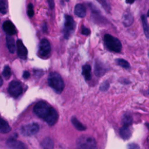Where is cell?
Here are the masks:
<instances>
[{"mask_svg": "<svg viewBox=\"0 0 149 149\" xmlns=\"http://www.w3.org/2000/svg\"><path fill=\"white\" fill-rule=\"evenodd\" d=\"M34 112L38 117L51 126L54 125L58 119L56 111L45 101H41L37 102L34 107Z\"/></svg>", "mask_w": 149, "mask_h": 149, "instance_id": "cell-1", "label": "cell"}, {"mask_svg": "<svg viewBox=\"0 0 149 149\" xmlns=\"http://www.w3.org/2000/svg\"><path fill=\"white\" fill-rule=\"evenodd\" d=\"M77 149H97L95 139L88 135H82L76 141Z\"/></svg>", "mask_w": 149, "mask_h": 149, "instance_id": "cell-2", "label": "cell"}, {"mask_svg": "<svg viewBox=\"0 0 149 149\" xmlns=\"http://www.w3.org/2000/svg\"><path fill=\"white\" fill-rule=\"evenodd\" d=\"M48 82L49 86L57 93H61L64 88L65 84L60 74L56 72L50 73L48 76Z\"/></svg>", "mask_w": 149, "mask_h": 149, "instance_id": "cell-3", "label": "cell"}, {"mask_svg": "<svg viewBox=\"0 0 149 149\" xmlns=\"http://www.w3.org/2000/svg\"><path fill=\"white\" fill-rule=\"evenodd\" d=\"M104 43L107 48L111 51L119 52L122 49V44L120 41L116 37L106 34L104 37Z\"/></svg>", "mask_w": 149, "mask_h": 149, "instance_id": "cell-4", "label": "cell"}, {"mask_svg": "<svg viewBox=\"0 0 149 149\" xmlns=\"http://www.w3.org/2000/svg\"><path fill=\"white\" fill-rule=\"evenodd\" d=\"M75 27V23L73 17L70 15H65V22L64 24V37L68 38L73 33Z\"/></svg>", "mask_w": 149, "mask_h": 149, "instance_id": "cell-5", "label": "cell"}, {"mask_svg": "<svg viewBox=\"0 0 149 149\" xmlns=\"http://www.w3.org/2000/svg\"><path fill=\"white\" fill-rule=\"evenodd\" d=\"M39 130V126L35 123L23 126L20 129L21 134L24 136H31L36 134Z\"/></svg>", "mask_w": 149, "mask_h": 149, "instance_id": "cell-6", "label": "cell"}, {"mask_svg": "<svg viewBox=\"0 0 149 149\" xmlns=\"http://www.w3.org/2000/svg\"><path fill=\"white\" fill-rule=\"evenodd\" d=\"M8 90L9 94L15 98L19 97L22 93V87L21 84L19 81L15 80H13L9 83Z\"/></svg>", "mask_w": 149, "mask_h": 149, "instance_id": "cell-7", "label": "cell"}, {"mask_svg": "<svg viewBox=\"0 0 149 149\" xmlns=\"http://www.w3.org/2000/svg\"><path fill=\"white\" fill-rule=\"evenodd\" d=\"M51 50L49 41L46 38H42L39 44L38 54L42 57H47L50 54Z\"/></svg>", "mask_w": 149, "mask_h": 149, "instance_id": "cell-8", "label": "cell"}, {"mask_svg": "<svg viewBox=\"0 0 149 149\" xmlns=\"http://www.w3.org/2000/svg\"><path fill=\"white\" fill-rule=\"evenodd\" d=\"M16 50L18 56L22 59H26L27 56V49L21 40L16 41Z\"/></svg>", "mask_w": 149, "mask_h": 149, "instance_id": "cell-9", "label": "cell"}, {"mask_svg": "<svg viewBox=\"0 0 149 149\" xmlns=\"http://www.w3.org/2000/svg\"><path fill=\"white\" fill-rule=\"evenodd\" d=\"M6 145L10 149H27L26 145L23 143L14 139L8 140Z\"/></svg>", "mask_w": 149, "mask_h": 149, "instance_id": "cell-10", "label": "cell"}, {"mask_svg": "<svg viewBox=\"0 0 149 149\" xmlns=\"http://www.w3.org/2000/svg\"><path fill=\"white\" fill-rule=\"evenodd\" d=\"M3 31L9 36H12L16 33V29L13 23L10 20H6L2 24Z\"/></svg>", "mask_w": 149, "mask_h": 149, "instance_id": "cell-11", "label": "cell"}, {"mask_svg": "<svg viewBox=\"0 0 149 149\" xmlns=\"http://www.w3.org/2000/svg\"><path fill=\"white\" fill-rule=\"evenodd\" d=\"M119 134L123 139L124 140L129 139L132 135L131 130L129 128V126H126V125H122V126L119 129Z\"/></svg>", "mask_w": 149, "mask_h": 149, "instance_id": "cell-12", "label": "cell"}, {"mask_svg": "<svg viewBox=\"0 0 149 149\" xmlns=\"http://www.w3.org/2000/svg\"><path fill=\"white\" fill-rule=\"evenodd\" d=\"M122 22L124 26L126 27L130 26L133 23V16L130 11L127 10L124 13Z\"/></svg>", "mask_w": 149, "mask_h": 149, "instance_id": "cell-13", "label": "cell"}, {"mask_svg": "<svg viewBox=\"0 0 149 149\" xmlns=\"http://www.w3.org/2000/svg\"><path fill=\"white\" fill-rule=\"evenodd\" d=\"M6 46L9 51L12 54L14 53L16 49L14 38L12 37L11 36L8 35L6 37Z\"/></svg>", "mask_w": 149, "mask_h": 149, "instance_id": "cell-14", "label": "cell"}, {"mask_svg": "<svg viewBox=\"0 0 149 149\" xmlns=\"http://www.w3.org/2000/svg\"><path fill=\"white\" fill-rule=\"evenodd\" d=\"M74 13L79 17H84L86 14V8L81 3L76 4L74 10Z\"/></svg>", "mask_w": 149, "mask_h": 149, "instance_id": "cell-15", "label": "cell"}, {"mask_svg": "<svg viewBox=\"0 0 149 149\" xmlns=\"http://www.w3.org/2000/svg\"><path fill=\"white\" fill-rule=\"evenodd\" d=\"M11 130L8 123L0 118V133H7Z\"/></svg>", "mask_w": 149, "mask_h": 149, "instance_id": "cell-16", "label": "cell"}, {"mask_svg": "<svg viewBox=\"0 0 149 149\" xmlns=\"http://www.w3.org/2000/svg\"><path fill=\"white\" fill-rule=\"evenodd\" d=\"M42 149H54L53 140L49 137L45 138L41 142Z\"/></svg>", "mask_w": 149, "mask_h": 149, "instance_id": "cell-17", "label": "cell"}, {"mask_svg": "<svg viewBox=\"0 0 149 149\" xmlns=\"http://www.w3.org/2000/svg\"><path fill=\"white\" fill-rule=\"evenodd\" d=\"M82 74L86 80L91 79V66L89 65H85L83 66Z\"/></svg>", "mask_w": 149, "mask_h": 149, "instance_id": "cell-18", "label": "cell"}, {"mask_svg": "<svg viewBox=\"0 0 149 149\" xmlns=\"http://www.w3.org/2000/svg\"><path fill=\"white\" fill-rule=\"evenodd\" d=\"M141 21L145 36L147 38H149V24L147 22L146 17L144 15L141 16Z\"/></svg>", "mask_w": 149, "mask_h": 149, "instance_id": "cell-19", "label": "cell"}, {"mask_svg": "<svg viewBox=\"0 0 149 149\" xmlns=\"http://www.w3.org/2000/svg\"><path fill=\"white\" fill-rule=\"evenodd\" d=\"M95 74L97 76H101L104 74V73L105 72V69L104 67L100 64V63H96L95 65Z\"/></svg>", "mask_w": 149, "mask_h": 149, "instance_id": "cell-20", "label": "cell"}, {"mask_svg": "<svg viewBox=\"0 0 149 149\" xmlns=\"http://www.w3.org/2000/svg\"><path fill=\"white\" fill-rule=\"evenodd\" d=\"M72 123L73 125V126L79 130H84L86 129V127L81 123L80 122L77 118L73 117L71 119Z\"/></svg>", "mask_w": 149, "mask_h": 149, "instance_id": "cell-21", "label": "cell"}, {"mask_svg": "<svg viewBox=\"0 0 149 149\" xmlns=\"http://www.w3.org/2000/svg\"><path fill=\"white\" fill-rule=\"evenodd\" d=\"M123 125L130 126L132 123V118L129 114H125L123 116L122 119Z\"/></svg>", "mask_w": 149, "mask_h": 149, "instance_id": "cell-22", "label": "cell"}, {"mask_svg": "<svg viewBox=\"0 0 149 149\" xmlns=\"http://www.w3.org/2000/svg\"><path fill=\"white\" fill-rule=\"evenodd\" d=\"M116 62L118 65L120 66L123 68L128 69L130 68V65L129 62L123 59H116Z\"/></svg>", "mask_w": 149, "mask_h": 149, "instance_id": "cell-23", "label": "cell"}, {"mask_svg": "<svg viewBox=\"0 0 149 149\" xmlns=\"http://www.w3.org/2000/svg\"><path fill=\"white\" fill-rule=\"evenodd\" d=\"M8 5L5 0H0V12L2 14H6L7 12Z\"/></svg>", "mask_w": 149, "mask_h": 149, "instance_id": "cell-24", "label": "cell"}, {"mask_svg": "<svg viewBox=\"0 0 149 149\" xmlns=\"http://www.w3.org/2000/svg\"><path fill=\"white\" fill-rule=\"evenodd\" d=\"M2 74H3V76L5 79L9 78V77L10 76V74H11V70H10V69L9 66L6 65L4 67L3 72H2Z\"/></svg>", "mask_w": 149, "mask_h": 149, "instance_id": "cell-25", "label": "cell"}, {"mask_svg": "<svg viewBox=\"0 0 149 149\" xmlns=\"http://www.w3.org/2000/svg\"><path fill=\"white\" fill-rule=\"evenodd\" d=\"M27 15L29 17H32L34 15V7L32 3H29L27 6Z\"/></svg>", "mask_w": 149, "mask_h": 149, "instance_id": "cell-26", "label": "cell"}, {"mask_svg": "<svg viewBox=\"0 0 149 149\" xmlns=\"http://www.w3.org/2000/svg\"><path fill=\"white\" fill-rule=\"evenodd\" d=\"M109 84L108 81H105V82H104L103 83L101 84L100 88L101 91H106L109 88Z\"/></svg>", "mask_w": 149, "mask_h": 149, "instance_id": "cell-27", "label": "cell"}, {"mask_svg": "<svg viewBox=\"0 0 149 149\" xmlns=\"http://www.w3.org/2000/svg\"><path fill=\"white\" fill-rule=\"evenodd\" d=\"M81 34L85 36H88L90 34V30L84 26H82L81 27Z\"/></svg>", "mask_w": 149, "mask_h": 149, "instance_id": "cell-28", "label": "cell"}, {"mask_svg": "<svg viewBox=\"0 0 149 149\" xmlns=\"http://www.w3.org/2000/svg\"><path fill=\"white\" fill-rule=\"evenodd\" d=\"M127 149H139V146L135 143H131L128 144Z\"/></svg>", "mask_w": 149, "mask_h": 149, "instance_id": "cell-29", "label": "cell"}, {"mask_svg": "<svg viewBox=\"0 0 149 149\" xmlns=\"http://www.w3.org/2000/svg\"><path fill=\"white\" fill-rule=\"evenodd\" d=\"M97 1H98L102 4V5L104 6V7L105 9H109V5L107 3V0H97Z\"/></svg>", "mask_w": 149, "mask_h": 149, "instance_id": "cell-30", "label": "cell"}, {"mask_svg": "<svg viewBox=\"0 0 149 149\" xmlns=\"http://www.w3.org/2000/svg\"><path fill=\"white\" fill-rule=\"evenodd\" d=\"M49 8L52 9L54 7V0H47Z\"/></svg>", "mask_w": 149, "mask_h": 149, "instance_id": "cell-31", "label": "cell"}, {"mask_svg": "<svg viewBox=\"0 0 149 149\" xmlns=\"http://www.w3.org/2000/svg\"><path fill=\"white\" fill-rule=\"evenodd\" d=\"M30 76V73L28 71H24L23 74V77L24 78V79H27L29 78Z\"/></svg>", "mask_w": 149, "mask_h": 149, "instance_id": "cell-32", "label": "cell"}, {"mask_svg": "<svg viewBox=\"0 0 149 149\" xmlns=\"http://www.w3.org/2000/svg\"><path fill=\"white\" fill-rule=\"evenodd\" d=\"M135 1V0H126L127 3H132Z\"/></svg>", "mask_w": 149, "mask_h": 149, "instance_id": "cell-33", "label": "cell"}, {"mask_svg": "<svg viewBox=\"0 0 149 149\" xmlns=\"http://www.w3.org/2000/svg\"><path fill=\"white\" fill-rule=\"evenodd\" d=\"M42 29L44 31H46L47 30V26H46V24L44 23V25H43V27H42Z\"/></svg>", "mask_w": 149, "mask_h": 149, "instance_id": "cell-34", "label": "cell"}, {"mask_svg": "<svg viewBox=\"0 0 149 149\" xmlns=\"http://www.w3.org/2000/svg\"><path fill=\"white\" fill-rule=\"evenodd\" d=\"M2 84H3V81H2V78H1V77L0 76V86H1Z\"/></svg>", "mask_w": 149, "mask_h": 149, "instance_id": "cell-35", "label": "cell"}, {"mask_svg": "<svg viewBox=\"0 0 149 149\" xmlns=\"http://www.w3.org/2000/svg\"><path fill=\"white\" fill-rule=\"evenodd\" d=\"M146 126H147V127H148V129H149V123H147V124H146Z\"/></svg>", "mask_w": 149, "mask_h": 149, "instance_id": "cell-36", "label": "cell"}, {"mask_svg": "<svg viewBox=\"0 0 149 149\" xmlns=\"http://www.w3.org/2000/svg\"><path fill=\"white\" fill-rule=\"evenodd\" d=\"M147 16H149V10L148 11V12H147Z\"/></svg>", "mask_w": 149, "mask_h": 149, "instance_id": "cell-37", "label": "cell"}, {"mask_svg": "<svg viewBox=\"0 0 149 149\" xmlns=\"http://www.w3.org/2000/svg\"><path fill=\"white\" fill-rule=\"evenodd\" d=\"M148 55H149V54H148Z\"/></svg>", "mask_w": 149, "mask_h": 149, "instance_id": "cell-38", "label": "cell"}]
</instances>
